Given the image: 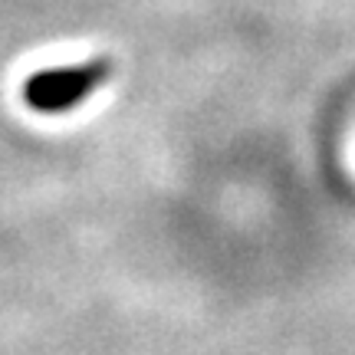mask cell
Instances as JSON below:
<instances>
[{"instance_id": "6da1fadb", "label": "cell", "mask_w": 355, "mask_h": 355, "mask_svg": "<svg viewBox=\"0 0 355 355\" xmlns=\"http://www.w3.org/2000/svg\"><path fill=\"white\" fill-rule=\"evenodd\" d=\"M112 76V63L109 60H86L76 66H56V69H43L24 83V102L33 112L43 115H60L76 109L79 102H86L96 89Z\"/></svg>"}]
</instances>
